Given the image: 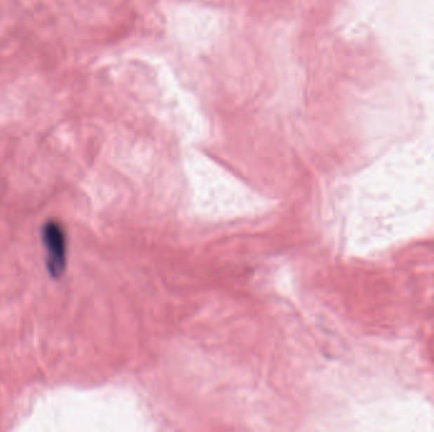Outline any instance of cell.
I'll use <instances>...</instances> for the list:
<instances>
[{
	"instance_id": "6da1fadb",
	"label": "cell",
	"mask_w": 434,
	"mask_h": 432,
	"mask_svg": "<svg viewBox=\"0 0 434 432\" xmlns=\"http://www.w3.org/2000/svg\"><path fill=\"white\" fill-rule=\"evenodd\" d=\"M42 241L46 249V268L53 279H59L66 269V235L58 221H47L42 227Z\"/></svg>"
}]
</instances>
